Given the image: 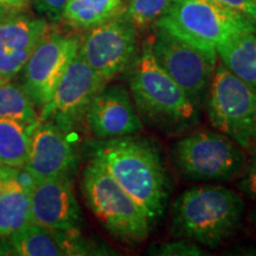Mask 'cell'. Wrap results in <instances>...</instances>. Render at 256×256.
<instances>
[{
  "mask_svg": "<svg viewBox=\"0 0 256 256\" xmlns=\"http://www.w3.org/2000/svg\"><path fill=\"white\" fill-rule=\"evenodd\" d=\"M174 0H127L124 2L121 14L136 28H145L156 20L171 8Z\"/></svg>",
  "mask_w": 256,
  "mask_h": 256,
  "instance_id": "7402d4cb",
  "label": "cell"
},
{
  "mask_svg": "<svg viewBox=\"0 0 256 256\" xmlns=\"http://www.w3.org/2000/svg\"><path fill=\"white\" fill-rule=\"evenodd\" d=\"M0 166H2V165H0Z\"/></svg>",
  "mask_w": 256,
  "mask_h": 256,
  "instance_id": "4dcf8cb0",
  "label": "cell"
},
{
  "mask_svg": "<svg viewBox=\"0 0 256 256\" xmlns=\"http://www.w3.org/2000/svg\"><path fill=\"white\" fill-rule=\"evenodd\" d=\"M130 94L142 122L166 136L191 132L200 122V108L174 82L145 42L127 72Z\"/></svg>",
  "mask_w": 256,
  "mask_h": 256,
  "instance_id": "7a4b0ae2",
  "label": "cell"
},
{
  "mask_svg": "<svg viewBox=\"0 0 256 256\" xmlns=\"http://www.w3.org/2000/svg\"><path fill=\"white\" fill-rule=\"evenodd\" d=\"M238 188L250 200H256V150L252 152V158L243 171Z\"/></svg>",
  "mask_w": 256,
  "mask_h": 256,
  "instance_id": "d4e9b609",
  "label": "cell"
},
{
  "mask_svg": "<svg viewBox=\"0 0 256 256\" xmlns=\"http://www.w3.org/2000/svg\"><path fill=\"white\" fill-rule=\"evenodd\" d=\"M16 168H6V166H0V194L2 192L4 191L6 182L8 179L11 177V174H14Z\"/></svg>",
  "mask_w": 256,
  "mask_h": 256,
  "instance_id": "4316f807",
  "label": "cell"
},
{
  "mask_svg": "<svg viewBox=\"0 0 256 256\" xmlns=\"http://www.w3.org/2000/svg\"><path fill=\"white\" fill-rule=\"evenodd\" d=\"M108 254L83 238L80 230H57L28 224L24 229L2 238L0 255L72 256Z\"/></svg>",
  "mask_w": 256,
  "mask_h": 256,
  "instance_id": "4fadbf2b",
  "label": "cell"
},
{
  "mask_svg": "<svg viewBox=\"0 0 256 256\" xmlns=\"http://www.w3.org/2000/svg\"><path fill=\"white\" fill-rule=\"evenodd\" d=\"M48 31L46 18L31 17L18 10L0 22V81H10L20 74Z\"/></svg>",
  "mask_w": 256,
  "mask_h": 256,
  "instance_id": "2e32d148",
  "label": "cell"
},
{
  "mask_svg": "<svg viewBox=\"0 0 256 256\" xmlns=\"http://www.w3.org/2000/svg\"><path fill=\"white\" fill-rule=\"evenodd\" d=\"M36 126L0 119V165L11 168H24L31 133Z\"/></svg>",
  "mask_w": 256,
  "mask_h": 256,
  "instance_id": "ffe728a7",
  "label": "cell"
},
{
  "mask_svg": "<svg viewBox=\"0 0 256 256\" xmlns=\"http://www.w3.org/2000/svg\"><path fill=\"white\" fill-rule=\"evenodd\" d=\"M244 202L222 185H202L185 190L174 203L170 232L217 248L235 235L242 223Z\"/></svg>",
  "mask_w": 256,
  "mask_h": 256,
  "instance_id": "3957f363",
  "label": "cell"
},
{
  "mask_svg": "<svg viewBox=\"0 0 256 256\" xmlns=\"http://www.w3.org/2000/svg\"><path fill=\"white\" fill-rule=\"evenodd\" d=\"M80 38L48 31L22 69V86L37 110L49 104L63 74L78 55Z\"/></svg>",
  "mask_w": 256,
  "mask_h": 256,
  "instance_id": "30bf717a",
  "label": "cell"
},
{
  "mask_svg": "<svg viewBox=\"0 0 256 256\" xmlns=\"http://www.w3.org/2000/svg\"><path fill=\"white\" fill-rule=\"evenodd\" d=\"M148 254L156 256H200L206 255V252L192 240L177 238V241L153 244L148 249Z\"/></svg>",
  "mask_w": 256,
  "mask_h": 256,
  "instance_id": "603a6c76",
  "label": "cell"
},
{
  "mask_svg": "<svg viewBox=\"0 0 256 256\" xmlns=\"http://www.w3.org/2000/svg\"><path fill=\"white\" fill-rule=\"evenodd\" d=\"M220 64L236 78L256 88V34L241 31L215 48Z\"/></svg>",
  "mask_w": 256,
  "mask_h": 256,
  "instance_id": "ac0fdd59",
  "label": "cell"
},
{
  "mask_svg": "<svg viewBox=\"0 0 256 256\" xmlns=\"http://www.w3.org/2000/svg\"><path fill=\"white\" fill-rule=\"evenodd\" d=\"M86 124L98 140L139 136L144 122L130 90L122 86H104L89 106Z\"/></svg>",
  "mask_w": 256,
  "mask_h": 256,
  "instance_id": "5bb4252c",
  "label": "cell"
},
{
  "mask_svg": "<svg viewBox=\"0 0 256 256\" xmlns=\"http://www.w3.org/2000/svg\"><path fill=\"white\" fill-rule=\"evenodd\" d=\"M68 134L52 120H40L31 133L23 168L32 180L72 178L78 168V154Z\"/></svg>",
  "mask_w": 256,
  "mask_h": 256,
  "instance_id": "7c38bea8",
  "label": "cell"
},
{
  "mask_svg": "<svg viewBox=\"0 0 256 256\" xmlns=\"http://www.w3.org/2000/svg\"><path fill=\"white\" fill-rule=\"evenodd\" d=\"M154 25L206 50H215L236 32L256 34L255 19L211 0H174Z\"/></svg>",
  "mask_w": 256,
  "mask_h": 256,
  "instance_id": "8992f818",
  "label": "cell"
},
{
  "mask_svg": "<svg viewBox=\"0 0 256 256\" xmlns=\"http://www.w3.org/2000/svg\"><path fill=\"white\" fill-rule=\"evenodd\" d=\"M106 84L78 52L60 80L49 104L40 110V120H52L69 133L86 120L92 98Z\"/></svg>",
  "mask_w": 256,
  "mask_h": 256,
  "instance_id": "8fae6325",
  "label": "cell"
},
{
  "mask_svg": "<svg viewBox=\"0 0 256 256\" xmlns=\"http://www.w3.org/2000/svg\"><path fill=\"white\" fill-rule=\"evenodd\" d=\"M16 168L0 194V238L10 236L31 224L30 190L34 180Z\"/></svg>",
  "mask_w": 256,
  "mask_h": 256,
  "instance_id": "e0dca14e",
  "label": "cell"
},
{
  "mask_svg": "<svg viewBox=\"0 0 256 256\" xmlns=\"http://www.w3.org/2000/svg\"><path fill=\"white\" fill-rule=\"evenodd\" d=\"M211 2L238 11L256 20V2L254 0H211Z\"/></svg>",
  "mask_w": 256,
  "mask_h": 256,
  "instance_id": "484cf974",
  "label": "cell"
},
{
  "mask_svg": "<svg viewBox=\"0 0 256 256\" xmlns=\"http://www.w3.org/2000/svg\"><path fill=\"white\" fill-rule=\"evenodd\" d=\"M139 51L136 28L121 14L88 30L78 48L80 56L106 83L126 74Z\"/></svg>",
  "mask_w": 256,
  "mask_h": 256,
  "instance_id": "9c48e42d",
  "label": "cell"
},
{
  "mask_svg": "<svg viewBox=\"0 0 256 256\" xmlns=\"http://www.w3.org/2000/svg\"><path fill=\"white\" fill-rule=\"evenodd\" d=\"M81 188L89 209L115 240L136 246L148 238L152 226L144 210L92 160L83 170Z\"/></svg>",
  "mask_w": 256,
  "mask_h": 256,
  "instance_id": "277c9868",
  "label": "cell"
},
{
  "mask_svg": "<svg viewBox=\"0 0 256 256\" xmlns=\"http://www.w3.org/2000/svg\"><path fill=\"white\" fill-rule=\"evenodd\" d=\"M211 124L246 152L256 150V88L216 64L206 96Z\"/></svg>",
  "mask_w": 256,
  "mask_h": 256,
  "instance_id": "52a82bcc",
  "label": "cell"
},
{
  "mask_svg": "<svg viewBox=\"0 0 256 256\" xmlns=\"http://www.w3.org/2000/svg\"><path fill=\"white\" fill-rule=\"evenodd\" d=\"M0 119L14 120L26 126L40 122L37 107L23 86L10 81H0Z\"/></svg>",
  "mask_w": 256,
  "mask_h": 256,
  "instance_id": "44dd1931",
  "label": "cell"
},
{
  "mask_svg": "<svg viewBox=\"0 0 256 256\" xmlns=\"http://www.w3.org/2000/svg\"><path fill=\"white\" fill-rule=\"evenodd\" d=\"M30 0H0V4L8 6L10 8L19 10L25 6Z\"/></svg>",
  "mask_w": 256,
  "mask_h": 256,
  "instance_id": "83f0119b",
  "label": "cell"
},
{
  "mask_svg": "<svg viewBox=\"0 0 256 256\" xmlns=\"http://www.w3.org/2000/svg\"><path fill=\"white\" fill-rule=\"evenodd\" d=\"M14 11H16L14 8H10L8 6L0 4V22H2L4 18L8 17V14H11Z\"/></svg>",
  "mask_w": 256,
  "mask_h": 256,
  "instance_id": "f1b7e54d",
  "label": "cell"
},
{
  "mask_svg": "<svg viewBox=\"0 0 256 256\" xmlns=\"http://www.w3.org/2000/svg\"><path fill=\"white\" fill-rule=\"evenodd\" d=\"M151 48L159 66L203 107L217 64L216 51L202 49L160 28H156Z\"/></svg>",
  "mask_w": 256,
  "mask_h": 256,
  "instance_id": "ba28073f",
  "label": "cell"
},
{
  "mask_svg": "<svg viewBox=\"0 0 256 256\" xmlns=\"http://www.w3.org/2000/svg\"><path fill=\"white\" fill-rule=\"evenodd\" d=\"M92 160L104 168L136 202L151 226L162 218L170 197V179L158 145L139 136L98 140Z\"/></svg>",
  "mask_w": 256,
  "mask_h": 256,
  "instance_id": "6da1fadb",
  "label": "cell"
},
{
  "mask_svg": "<svg viewBox=\"0 0 256 256\" xmlns=\"http://www.w3.org/2000/svg\"><path fill=\"white\" fill-rule=\"evenodd\" d=\"M38 14L46 19L57 23L62 22L63 11L68 0H32Z\"/></svg>",
  "mask_w": 256,
  "mask_h": 256,
  "instance_id": "cb8c5ba5",
  "label": "cell"
},
{
  "mask_svg": "<svg viewBox=\"0 0 256 256\" xmlns=\"http://www.w3.org/2000/svg\"><path fill=\"white\" fill-rule=\"evenodd\" d=\"M171 159L182 177L194 182H230L247 166L246 151L229 136L212 130H194L171 147Z\"/></svg>",
  "mask_w": 256,
  "mask_h": 256,
  "instance_id": "5b68a950",
  "label": "cell"
},
{
  "mask_svg": "<svg viewBox=\"0 0 256 256\" xmlns=\"http://www.w3.org/2000/svg\"><path fill=\"white\" fill-rule=\"evenodd\" d=\"M31 223L57 230H80L82 211L76 200L72 178L36 180L30 190Z\"/></svg>",
  "mask_w": 256,
  "mask_h": 256,
  "instance_id": "9a60e30c",
  "label": "cell"
},
{
  "mask_svg": "<svg viewBox=\"0 0 256 256\" xmlns=\"http://www.w3.org/2000/svg\"><path fill=\"white\" fill-rule=\"evenodd\" d=\"M122 0H68L62 20L78 30L88 31L121 14Z\"/></svg>",
  "mask_w": 256,
  "mask_h": 256,
  "instance_id": "d6986e66",
  "label": "cell"
},
{
  "mask_svg": "<svg viewBox=\"0 0 256 256\" xmlns=\"http://www.w3.org/2000/svg\"><path fill=\"white\" fill-rule=\"evenodd\" d=\"M254 2H256V0H254Z\"/></svg>",
  "mask_w": 256,
  "mask_h": 256,
  "instance_id": "f546056e",
  "label": "cell"
}]
</instances>
